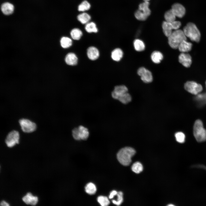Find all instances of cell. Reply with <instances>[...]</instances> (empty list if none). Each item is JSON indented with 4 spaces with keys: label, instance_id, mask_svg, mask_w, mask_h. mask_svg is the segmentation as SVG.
<instances>
[{
    "label": "cell",
    "instance_id": "cell-32",
    "mask_svg": "<svg viewBox=\"0 0 206 206\" xmlns=\"http://www.w3.org/2000/svg\"><path fill=\"white\" fill-rule=\"evenodd\" d=\"M132 100V97L127 92L119 98L118 100L124 104H126L130 102Z\"/></svg>",
    "mask_w": 206,
    "mask_h": 206
},
{
    "label": "cell",
    "instance_id": "cell-4",
    "mask_svg": "<svg viewBox=\"0 0 206 206\" xmlns=\"http://www.w3.org/2000/svg\"><path fill=\"white\" fill-rule=\"evenodd\" d=\"M193 133L198 142H203L206 140V130L204 128L201 120L198 119L195 122L193 127Z\"/></svg>",
    "mask_w": 206,
    "mask_h": 206
},
{
    "label": "cell",
    "instance_id": "cell-3",
    "mask_svg": "<svg viewBox=\"0 0 206 206\" xmlns=\"http://www.w3.org/2000/svg\"><path fill=\"white\" fill-rule=\"evenodd\" d=\"M186 37L191 41L199 42L201 38L199 31L196 25L192 23H189L185 26L183 30Z\"/></svg>",
    "mask_w": 206,
    "mask_h": 206
},
{
    "label": "cell",
    "instance_id": "cell-27",
    "mask_svg": "<svg viewBox=\"0 0 206 206\" xmlns=\"http://www.w3.org/2000/svg\"><path fill=\"white\" fill-rule=\"evenodd\" d=\"M60 44L64 48H67L71 46L72 44V39L66 37H62L60 41Z\"/></svg>",
    "mask_w": 206,
    "mask_h": 206
},
{
    "label": "cell",
    "instance_id": "cell-25",
    "mask_svg": "<svg viewBox=\"0 0 206 206\" xmlns=\"http://www.w3.org/2000/svg\"><path fill=\"white\" fill-rule=\"evenodd\" d=\"M86 30L88 33H96L98 29L96 24L92 22H89L86 24L85 26Z\"/></svg>",
    "mask_w": 206,
    "mask_h": 206
},
{
    "label": "cell",
    "instance_id": "cell-11",
    "mask_svg": "<svg viewBox=\"0 0 206 206\" xmlns=\"http://www.w3.org/2000/svg\"><path fill=\"white\" fill-rule=\"evenodd\" d=\"M128 91V89L126 86L124 85L116 86L112 91L111 95L113 98L118 100L119 98Z\"/></svg>",
    "mask_w": 206,
    "mask_h": 206
},
{
    "label": "cell",
    "instance_id": "cell-39",
    "mask_svg": "<svg viewBox=\"0 0 206 206\" xmlns=\"http://www.w3.org/2000/svg\"><path fill=\"white\" fill-rule=\"evenodd\" d=\"M144 0V1H149L150 0Z\"/></svg>",
    "mask_w": 206,
    "mask_h": 206
},
{
    "label": "cell",
    "instance_id": "cell-5",
    "mask_svg": "<svg viewBox=\"0 0 206 206\" xmlns=\"http://www.w3.org/2000/svg\"><path fill=\"white\" fill-rule=\"evenodd\" d=\"M148 1H144L139 4L138 10L135 13L136 18L138 20L144 21L146 19L150 14Z\"/></svg>",
    "mask_w": 206,
    "mask_h": 206
},
{
    "label": "cell",
    "instance_id": "cell-21",
    "mask_svg": "<svg viewBox=\"0 0 206 206\" xmlns=\"http://www.w3.org/2000/svg\"><path fill=\"white\" fill-rule=\"evenodd\" d=\"M151 58L152 61L155 64L160 63L163 58L162 53L158 51H155L151 54Z\"/></svg>",
    "mask_w": 206,
    "mask_h": 206
},
{
    "label": "cell",
    "instance_id": "cell-23",
    "mask_svg": "<svg viewBox=\"0 0 206 206\" xmlns=\"http://www.w3.org/2000/svg\"><path fill=\"white\" fill-rule=\"evenodd\" d=\"M91 18L90 15L86 13L80 14L77 16L78 20L83 24H86L89 22Z\"/></svg>",
    "mask_w": 206,
    "mask_h": 206
},
{
    "label": "cell",
    "instance_id": "cell-7",
    "mask_svg": "<svg viewBox=\"0 0 206 206\" xmlns=\"http://www.w3.org/2000/svg\"><path fill=\"white\" fill-rule=\"evenodd\" d=\"M19 122L21 130L24 132L31 133L36 129L35 123L28 119L23 118L20 119Z\"/></svg>",
    "mask_w": 206,
    "mask_h": 206
},
{
    "label": "cell",
    "instance_id": "cell-40",
    "mask_svg": "<svg viewBox=\"0 0 206 206\" xmlns=\"http://www.w3.org/2000/svg\"><path fill=\"white\" fill-rule=\"evenodd\" d=\"M205 85H206V82H205Z\"/></svg>",
    "mask_w": 206,
    "mask_h": 206
},
{
    "label": "cell",
    "instance_id": "cell-19",
    "mask_svg": "<svg viewBox=\"0 0 206 206\" xmlns=\"http://www.w3.org/2000/svg\"><path fill=\"white\" fill-rule=\"evenodd\" d=\"M14 7L11 4L6 2L3 3L1 6V10L2 12L6 15H9L13 12Z\"/></svg>",
    "mask_w": 206,
    "mask_h": 206
},
{
    "label": "cell",
    "instance_id": "cell-13",
    "mask_svg": "<svg viewBox=\"0 0 206 206\" xmlns=\"http://www.w3.org/2000/svg\"><path fill=\"white\" fill-rule=\"evenodd\" d=\"M179 62L186 68L189 67L192 63L191 57L189 54L182 53L179 56Z\"/></svg>",
    "mask_w": 206,
    "mask_h": 206
},
{
    "label": "cell",
    "instance_id": "cell-33",
    "mask_svg": "<svg viewBox=\"0 0 206 206\" xmlns=\"http://www.w3.org/2000/svg\"><path fill=\"white\" fill-rule=\"evenodd\" d=\"M97 200L100 205L102 206H108L110 203L108 198L106 196H99L98 197Z\"/></svg>",
    "mask_w": 206,
    "mask_h": 206
},
{
    "label": "cell",
    "instance_id": "cell-17",
    "mask_svg": "<svg viewBox=\"0 0 206 206\" xmlns=\"http://www.w3.org/2000/svg\"><path fill=\"white\" fill-rule=\"evenodd\" d=\"M78 59L76 55L74 53H70L66 56L65 61L66 63L69 65L74 66L78 62Z\"/></svg>",
    "mask_w": 206,
    "mask_h": 206
},
{
    "label": "cell",
    "instance_id": "cell-22",
    "mask_svg": "<svg viewBox=\"0 0 206 206\" xmlns=\"http://www.w3.org/2000/svg\"><path fill=\"white\" fill-rule=\"evenodd\" d=\"M194 98L195 100L198 103L199 106L206 104V92L199 94Z\"/></svg>",
    "mask_w": 206,
    "mask_h": 206
},
{
    "label": "cell",
    "instance_id": "cell-31",
    "mask_svg": "<svg viewBox=\"0 0 206 206\" xmlns=\"http://www.w3.org/2000/svg\"><path fill=\"white\" fill-rule=\"evenodd\" d=\"M90 7V3L87 1L85 0L79 5L78 9L80 11H84L89 9Z\"/></svg>",
    "mask_w": 206,
    "mask_h": 206
},
{
    "label": "cell",
    "instance_id": "cell-10",
    "mask_svg": "<svg viewBox=\"0 0 206 206\" xmlns=\"http://www.w3.org/2000/svg\"><path fill=\"white\" fill-rule=\"evenodd\" d=\"M138 75L140 76L141 80L146 83L151 82L153 80L151 72L144 67L139 68L137 70Z\"/></svg>",
    "mask_w": 206,
    "mask_h": 206
},
{
    "label": "cell",
    "instance_id": "cell-15",
    "mask_svg": "<svg viewBox=\"0 0 206 206\" xmlns=\"http://www.w3.org/2000/svg\"><path fill=\"white\" fill-rule=\"evenodd\" d=\"M22 200L27 204L35 205L38 202V199L37 197L33 196L31 193H28L23 197Z\"/></svg>",
    "mask_w": 206,
    "mask_h": 206
},
{
    "label": "cell",
    "instance_id": "cell-16",
    "mask_svg": "<svg viewBox=\"0 0 206 206\" xmlns=\"http://www.w3.org/2000/svg\"><path fill=\"white\" fill-rule=\"evenodd\" d=\"M87 55L90 59L94 60L98 58L99 56V53L98 50L96 48L91 46L88 49Z\"/></svg>",
    "mask_w": 206,
    "mask_h": 206
},
{
    "label": "cell",
    "instance_id": "cell-36",
    "mask_svg": "<svg viewBox=\"0 0 206 206\" xmlns=\"http://www.w3.org/2000/svg\"><path fill=\"white\" fill-rule=\"evenodd\" d=\"M118 192L115 190H113L110 193L109 196V198L110 199L113 198L115 196H116Z\"/></svg>",
    "mask_w": 206,
    "mask_h": 206
},
{
    "label": "cell",
    "instance_id": "cell-34",
    "mask_svg": "<svg viewBox=\"0 0 206 206\" xmlns=\"http://www.w3.org/2000/svg\"><path fill=\"white\" fill-rule=\"evenodd\" d=\"M117 198L116 200L113 199L112 201L113 204L117 205H120L123 201V194L122 192H118L116 195Z\"/></svg>",
    "mask_w": 206,
    "mask_h": 206
},
{
    "label": "cell",
    "instance_id": "cell-2",
    "mask_svg": "<svg viewBox=\"0 0 206 206\" xmlns=\"http://www.w3.org/2000/svg\"><path fill=\"white\" fill-rule=\"evenodd\" d=\"M168 37L169 45L174 49L178 48L180 43L183 41L187 40V37L183 31L179 29L173 31Z\"/></svg>",
    "mask_w": 206,
    "mask_h": 206
},
{
    "label": "cell",
    "instance_id": "cell-20",
    "mask_svg": "<svg viewBox=\"0 0 206 206\" xmlns=\"http://www.w3.org/2000/svg\"><path fill=\"white\" fill-rule=\"evenodd\" d=\"M123 54V52L121 49L119 48H117L112 52L111 57L113 60L118 62L122 58Z\"/></svg>",
    "mask_w": 206,
    "mask_h": 206
},
{
    "label": "cell",
    "instance_id": "cell-14",
    "mask_svg": "<svg viewBox=\"0 0 206 206\" xmlns=\"http://www.w3.org/2000/svg\"><path fill=\"white\" fill-rule=\"evenodd\" d=\"M173 22H169L164 21L162 25L163 32L165 35L168 37L173 32V30H175Z\"/></svg>",
    "mask_w": 206,
    "mask_h": 206
},
{
    "label": "cell",
    "instance_id": "cell-38",
    "mask_svg": "<svg viewBox=\"0 0 206 206\" xmlns=\"http://www.w3.org/2000/svg\"><path fill=\"white\" fill-rule=\"evenodd\" d=\"M168 205V206H170V205H171V206H174V205H172V204H171V205Z\"/></svg>",
    "mask_w": 206,
    "mask_h": 206
},
{
    "label": "cell",
    "instance_id": "cell-12",
    "mask_svg": "<svg viewBox=\"0 0 206 206\" xmlns=\"http://www.w3.org/2000/svg\"><path fill=\"white\" fill-rule=\"evenodd\" d=\"M171 9L175 16L179 18L183 17L185 14V8L181 4L179 3L173 4Z\"/></svg>",
    "mask_w": 206,
    "mask_h": 206
},
{
    "label": "cell",
    "instance_id": "cell-6",
    "mask_svg": "<svg viewBox=\"0 0 206 206\" xmlns=\"http://www.w3.org/2000/svg\"><path fill=\"white\" fill-rule=\"evenodd\" d=\"M72 135L76 140H86L89 137V132L87 128L80 125L72 130Z\"/></svg>",
    "mask_w": 206,
    "mask_h": 206
},
{
    "label": "cell",
    "instance_id": "cell-37",
    "mask_svg": "<svg viewBox=\"0 0 206 206\" xmlns=\"http://www.w3.org/2000/svg\"><path fill=\"white\" fill-rule=\"evenodd\" d=\"M1 206H9V205L7 202H6L4 201H3L1 202L0 203Z\"/></svg>",
    "mask_w": 206,
    "mask_h": 206
},
{
    "label": "cell",
    "instance_id": "cell-18",
    "mask_svg": "<svg viewBox=\"0 0 206 206\" xmlns=\"http://www.w3.org/2000/svg\"><path fill=\"white\" fill-rule=\"evenodd\" d=\"M191 43L186 40L183 41L179 44L178 47L179 51L182 53H185L190 51L192 49Z\"/></svg>",
    "mask_w": 206,
    "mask_h": 206
},
{
    "label": "cell",
    "instance_id": "cell-35",
    "mask_svg": "<svg viewBox=\"0 0 206 206\" xmlns=\"http://www.w3.org/2000/svg\"><path fill=\"white\" fill-rule=\"evenodd\" d=\"M176 141L179 143H183L185 141V134L182 132H178L175 134Z\"/></svg>",
    "mask_w": 206,
    "mask_h": 206
},
{
    "label": "cell",
    "instance_id": "cell-1",
    "mask_svg": "<svg viewBox=\"0 0 206 206\" xmlns=\"http://www.w3.org/2000/svg\"><path fill=\"white\" fill-rule=\"evenodd\" d=\"M136 151L133 148L126 147L121 148L117 155L119 162L123 165H129L131 162V158L135 154Z\"/></svg>",
    "mask_w": 206,
    "mask_h": 206
},
{
    "label": "cell",
    "instance_id": "cell-26",
    "mask_svg": "<svg viewBox=\"0 0 206 206\" xmlns=\"http://www.w3.org/2000/svg\"><path fill=\"white\" fill-rule=\"evenodd\" d=\"M70 35L72 38L74 39L78 40L82 37V33L80 29L75 28L71 30L70 32Z\"/></svg>",
    "mask_w": 206,
    "mask_h": 206
},
{
    "label": "cell",
    "instance_id": "cell-24",
    "mask_svg": "<svg viewBox=\"0 0 206 206\" xmlns=\"http://www.w3.org/2000/svg\"><path fill=\"white\" fill-rule=\"evenodd\" d=\"M134 48L138 52L143 51L145 48V45L144 42L139 39H136L133 42Z\"/></svg>",
    "mask_w": 206,
    "mask_h": 206
},
{
    "label": "cell",
    "instance_id": "cell-28",
    "mask_svg": "<svg viewBox=\"0 0 206 206\" xmlns=\"http://www.w3.org/2000/svg\"><path fill=\"white\" fill-rule=\"evenodd\" d=\"M176 17L171 9L166 11L164 15L165 21L169 22H172L175 21Z\"/></svg>",
    "mask_w": 206,
    "mask_h": 206
},
{
    "label": "cell",
    "instance_id": "cell-9",
    "mask_svg": "<svg viewBox=\"0 0 206 206\" xmlns=\"http://www.w3.org/2000/svg\"><path fill=\"white\" fill-rule=\"evenodd\" d=\"M19 134L18 131L13 130L7 135L5 139V142L7 146L11 147L19 142Z\"/></svg>",
    "mask_w": 206,
    "mask_h": 206
},
{
    "label": "cell",
    "instance_id": "cell-8",
    "mask_svg": "<svg viewBox=\"0 0 206 206\" xmlns=\"http://www.w3.org/2000/svg\"><path fill=\"white\" fill-rule=\"evenodd\" d=\"M184 88L187 92L195 95L200 93L203 90L201 85L193 81L187 82L185 84Z\"/></svg>",
    "mask_w": 206,
    "mask_h": 206
},
{
    "label": "cell",
    "instance_id": "cell-29",
    "mask_svg": "<svg viewBox=\"0 0 206 206\" xmlns=\"http://www.w3.org/2000/svg\"><path fill=\"white\" fill-rule=\"evenodd\" d=\"M85 190L86 193L89 194H94L96 191V188L95 185L92 183H88L85 187Z\"/></svg>",
    "mask_w": 206,
    "mask_h": 206
},
{
    "label": "cell",
    "instance_id": "cell-30",
    "mask_svg": "<svg viewBox=\"0 0 206 206\" xmlns=\"http://www.w3.org/2000/svg\"><path fill=\"white\" fill-rule=\"evenodd\" d=\"M132 171L136 173H139L141 172L143 169V167L142 164L139 162L134 163L131 167Z\"/></svg>",
    "mask_w": 206,
    "mask_h": 206
}]
</instances>
